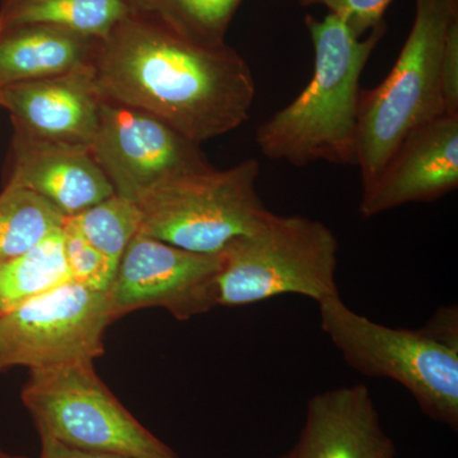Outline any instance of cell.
Returning <instances> with one entry per match:
<instances>
[{"label":"cell","mask_w":458,"mask_h":458,"mask_svg":"<svg viewBox=\"0 0 458 458\" xmlns=\"http://www.w3.org/2000/svg\"><path fill=\"white\" fill-rule=\"evenodd\" d=\"M315 50L309 84L256 131L262 155L302 165L324 161L357 165L358 114L364 66L384 38L386 27L361 38L335 14L306 17Z\"/></svg>","instance_id":"2"},{"label":"cell","mask_w":458,"mask_h":458,"mask_svg":"<svg viewBox=\"0 0 458 458\" xmlns=\"http://www.w3.org/2000/svg\"><path fill=\"white\" fill-rule=\"evenodd\" d=\"M441 98L443 113L458 116V18L448 30L443 49Z\"/></svg>","instance_id":"23"},{"label":"cell","mask_w":458,"mask_h":458,"mask_svg":"<svg viewBox=\"0 0 458 458\" xmlns=\"http://www.w3.org/2000/svg\"><path fill=\"white\" fill-rule=\"evenodd\" d=\"M394 0H300L302 5H324L361 36L384 25L385 12Z\"/></svg>","instance_id":"22"},{"label":"cell","mask_w":458,"mask_h":458,"mask_svg":"<svg viewBox=\"0 0 458 458\" xmlns=\"http://www.w3.org/2000/svg\"><path fill=\"white\" fill-rule=\"evenodd\" d=\"M260 170L258 159L249 158L227 170L165 181L138 203L140 233L195 254H222L269 213L256 191Z\"/></svg>","instance_id":"6"},{"label":"cell","mask_w":458,"mask_h":458,"mask_svg":"<svg viewBox=\"0 0 458 458\" xmlns=\"http://www.w3.org/2000/svg\"><path fill=\"white\" fill-rule=\"evenodd\" d=\"M72 282L62 228L23 254L0 261V313Z\"/></svg>","instance_id":"17"},{"label":"cell","mask_w":458,"mask_h":458,"mask_svg":"<svg viewBox=\"0 0 458 458\" xmlns=\"http://www.w3.org/2000/svg\"><path fill=\"white\" fill-rule=\"evenodd\" d=\"M69 218L116 269L126 247L140 233L141 225L140 207L117 194Z\"/></svg>","instance_id":"20"},{"label":"cell","mask_w":458,"mask_h":458,"mask_svg":"<svg viewBox=\"0 0 458 458\" xmlns=\"http://www.w3.org/2000/svg\"><path fill=\"white\" fill-rule=\"evenodd\" d=\"M458 188V116L441 114L401 141L378 176L361 189L364 218L411 203H430Z\"/></svg>","instance_id":"11"},{"label":"cell","mask_w":458,"mask_h":458,"mask_svg":"<svg viewBox=\"0 0 458 458\" xmlns=\"http://www.w3.org/2000/svg\"><path fill=\"white\" fill-rule=\"evenodd\" d=\"M93 66L105 98L146 111L197 144L242 125L254 104V75L236 50L131 13L99 40Z\"/></svg>","instance_id":"1"},{"label":"cell","mask_w":458,"mask_h":458,"mask_svg":"<svg viewBox=\"0 0 458 458\" xmlns=\"http://www.w3.org/2000/svg\"><path fill=\"white\" fill-rule=\"evenodd\" d=\"M21 399L40 437L126 458H180L117 400L93 363L30 370Z\"/></svg>","instance_id":"7"},{"label":"cell","mask_w":458,"mask_h":458,"mask_svg":"<svg viewBox=\"0 0 458 458\" xmlns=\"http://www.w3.org/2000/svg\"><path fill=\"white\" fill-rule=\"evenodd\" d=\"M366 385L342 386L312 396L291 458H394Z\"/></svg>","instance_id":"14"},{"label":"cell","mask_w":458,"mask_h":458,"mask_svg":"<svg viewBox=\"0 0 458 458\" xmlns=\"http://www.w3.org/2000/svg\"><path fill=\"white\" fill-rule=\"evenodd\" d=\"M0 107H3L2 89H0Z\"/></svg>","instance_id":"27"},{"label":"cell","mask_w":458,"mask_h":458,"mask_svg":"<svg viewBox=\"0 0 458 458\" xmlns=\"http://www.w3.org/2000/svg\"><path fill=\"white\" fill-rule=\"evenodd\" d=\"M319 325L361 375L403 386L428 418L458 429V309L437 310L423 327L394 328L360 315L342 295L318 304Z\"/></svg>","instance_id":"3"},{"label":"cell","mask_w":458,"mask_h":458,"mask_svg":"<svg viewBox=\"0 0 458 458\" xmlns=\"http://www.w3.org/2000/svg\"><path fill=\"white\" fill-rule=\"evenodd\" d=\"M5 186L35 192L64 218L114 194L89 148L36 140L16 129Z\"/></svg>","instance_id":"13"},{"label":"cell","mask_w":458,"mask_h":458,"mask_svg":"<svg viewBox=\"0 0 458 458\" xmlns=\"http://www.w3.org/2000/svg\"><path fill=\"white\" fill-rule=\"evenodd\" d=\"M114 321L107 292L68 282L0 313V373L95 363Z\"/></svg>","instance_id":"8"},{"label":"cell","mask_w":458,"mask_h":458,"mask_svg":"<svg viewBox=\"0 0 458 458\" xmlns=\"http://www.w3.org/2000/svg\"><path fill=\"white\" fill-rule=\"evenodd\" d=\"M40 439L41 451L38 458H126L117 456V454L81 450V448L71 447V445L54 441L47 437H40Z\"/></svg>","instance_id":"24"},{"label":"cell","mask_w":458,"mask_h":458,"mask_svg":"<svg viewBox=\"0 0 458 458\" xmlns=\"http://www.w3.org/2000/svg\"><path fill=\"white\" fill-rule=\"evenodd\" d=\"M222 261V254H195L138 233L107 291L114 319L148 307L167 310L180 321L210 311Z\"/></svg>","instance_id":"10"},{"label":"cell","mask_w":458,"mask_h":458,"mask_svg":"<svg viewBox=\"0 0 458 458\" xmlns=\"http://www.w3.org/2000/svg\"><path fill=\"white\" fill-rule=\"evenodd\" d=\"M276 458H291V454H289V452H286L285 454H282V456Z\"/></svg>","instance_id":"26"},{"label":"cell","mask_w":458,"mask_h":458,"mask_svg":"<svg viewBox=\"0 0 458 458\" xmlns=\"http://www.w3.org/2000/svg\"><path fill=\"white\" fill-rule=\"evenodd\" d=\"M129 13L123 0H3L0 31L50 25L102 40Z\"/></svg>","instance_id":"16"},{"label":"cell","mask_w":458,"mask_h":458,"mask_svg":"<svg viewBox=\"0 0 458 458\" xmlns=\"http://www.w3.org/2000/svg\"><path fill=\"white\" fill-rule=\"evenodd\" d=\"M0 458H27L23 456H14V454H8V452L3 451L0 448Z\"/></svg>","instance_id":"25"},{"label":"cell","mask_w":458,"mask_h":458,"mask_svg":"<svg viewBox=\"0 0 458 458\" xmlns=\"http://www.w3.org/2000/svg\"><path fill=\"white\" fill-rule=\"evenodd\" d=\"M62 236L72 282L95 291L107 292L116 276V267L90 245L71 218H64Z\"/></svg>","instance_id":"21"},{"label":"cell","mask_w":458,"mask_h":458,"mask_svg":"<svg viewBox=\"0 0 458 458\" xmlns=\"http://www.w3.org/2000/svg\"><path fill=\"white\" fill-rule=\"evenodd\" d=\"M64 216L35 192L4 186L0 194V261L38 245L62 228Z\"/></svg>","instance_id":"19"},{"label":"cell","mask_w":458,"mask_h":458,"mask_svg":"<svg viewBox=\"0 0 458 458\" xmlns=\"http://www.w3.org/2000/svg\"><path fill=\"white\" fill-rule=\"evenodd\" d=\"M89 149L114 194L137 205L165 181L213 167L200 144L146 111L105 98Z\"/></svg>","instance_id":"9"},{"label":"cell","mask_w":458,"mask_h":458,"mask_svg":"<svg viewBox=\"0 0 458 458\" xmlns=\"http://www.w3.org/2000/svg\"><path fill=\"white\" fill-rule=\"evenodd\" d=\"M98 38L50 25L0 31V89L45 80L93 64Z\"/></svg>","instance_id":"15"},{"label":"cell","mask_w":458,"mask_h":458,"mask_svg":"<svg viewBox=\"0 0 458 458\" xmlns=\"http://www.w3.org/2000/svg\"><path fill=\"white\" fill-rule=\"evenodd\" d=\"M13 129L36 140L89 148L98 131L104 96L95 66L2 89Z\"/></svg>","instance_id":"12"},{"label":"cell","mask_w":458,"mask_h":458,"mask_svg":"<svg viewBox=\"0 0 458 458\" xmlns=\"http://www.w3.org/2000/svg\"><path fill=\"white\" fill-rule=\"evenodd\" d=\"M135 16L161 23L201 44H225L232 18L242 0H123Z\"/></svg>","instance_id":"18"},{"label":"cell","mask_w":458,"mask_h":458,"mask_svg":"<svg viewBox=\"0 0 458 458\" xmlns=\"http://www.w3.org/2000/svg\"><path fill=\"white\" fill-rule=\"evenodd\" d=\"M458 18V0H415L408 38L387 77L361 89L357 165L361 189L378 176L410 131L445 114L441 60L445 38Z\"/></svg>","instance_id":"4"},{"label":"cell","mask_w":458,"mask_h":458,"mask_svg":"<svg viewBox=\"0 0 458 458\" xmlns=\"http://www.w3.org/2000/svg\"><path fill=\"white\" fill-rule=\"evenodd\" d=\"M339 242L325 223L267 214L252 233L222 252L216 307H245L295 294L319 304L339 297Z\"/></svg>","instance_id":"5"}]
</instances>
